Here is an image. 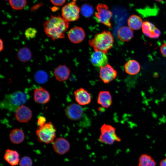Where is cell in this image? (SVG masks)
Here are the masks:
<instances>
[{
	"mask_svg": "<svg viewBox=\"0 0 166 166\" xmlns=\"http://www.w3.org/2000/svg\"><path fill=\"white\" fill-rule=\"evenodd\" d=\"M46 119L44 117H40L37 121V123L39 126H42L44 125L45 123Z\"/></svg>",
	"mask_w": 166,
	"mask_h": 166,
	"instance_id": "32",
	"label": "cell"
},
{
	"mask_svg": "<svg viewBox=\"0 0 166 166\" xmlns=\"http://www.w3.org/2000/svg\"><path fill=\"white\" fill-rule=\"evenodd\" d=\"M19 166H32L33 161L28 156H24L20 160Z\"/></svg>",
	"mask_w": 166,
	"mask_h": 166,
	"instance_id": "30",
	"label": "cell"
},
{
	"mask_svg": "<svg viewBox=\"0 0 166 166\" xmlns=\"http://www.w3.org/2000/svg\"><path fill=\"white\" fill-rule=\"evenodd\" d=\"M37 33V30L35 28H29L26 30L25 35L27 39L30 40L34 38Z\"/></svg>",
	"mask_w": 166,
	"mask_h": 166,
	"instance_id": "29",
	"label": "cell"
},
{
	"mask_svg": "<svg viewBox=\"0 0 166 166\" xmlns=\"http://www.w3.org/2000/svg\"><path fill=\"white\" fill-rule=\"evenodd\" d=\"M17 57L21 62L26 63L32 58V53L30 49L26 47L20 48L17 53Z\"/></svg>",
	"mask_w": 166,
	"mask_h": 166,
	"instance_id": "24",
	"label": "cell"
},
{
	"mask_svg": "<svg viewBox=\"0 0 166 166\" xmlns=\"http://www.w3.org/2000/svg\"><path fill=\"white\" fill-rule=\"evenodd\" d=\"M11 7L16 10L22 9L26 4V0H9Z\"/></svg>",
	"mask_w": 166,
	"mask_h": 166,
	"instance_id": "27",
	"label": "cell"
},
{
	"mask_svg": "<svg viewBox=\"0 0 166 166\" xmlns=\"http://www.w3.org/2000/svg\"><path fill=\"white\" fill-rule=\"evenodd\" d=\"M96 9L95 16L97 20L108 27H111L110 20L112 13L109 7L105 4L99 3L97 6Z\"/></svg>",
	"mask_w": 166,
	"mask_h": 166,
	"instance_id": "6",
	"label": "cell"
},
{
	"mask_svg": "<svg viewBox=\"0 0 166 166\" xmlns=\"http://www.w3.org/2000/svg\"><path fill=\"white\" fill-rule=\"evenodd\" d=\"M0 51H1L3 49V47H4V45H3V41L2 40V39H0Z\"/></svg>",
	"mask_w": 166,
	"mask_h": 166,
	"instance_id": "35",
	"label": "cell"
},
{
	"mask_svg": "<svg viewBox=\"0 0 166 166\" xmlns=\"http://www.w3.org/2000/svg\"><path fill=\"white\" fill-rule=\"evenodd\" d=\"M32 113L28 107L22 105L15 111V117L16 120L22 123H26L31 118Z\"/></svg>",
	"mask_w": 166,
	"mask_h": 166,
	"instance_id": "12",
	"label": "cell"
},
{
	"mask_svg": "<svg viewBox=\"0 0 166 166\" xmlns=\"http://www.w3.org/2000/svg\"><path fill=\"white\" fill-rule=\"evenodd\" d=\"M160 51L163 56L166 57V42L164 43L160 46Z\"/></svg>",
	"mask_w": 166,
	"mask_h": 166,
	"instance_id": "33",
	"label": "cell"
},
{
	"mask_svg": "<svg viewBox=\"0 0 166 166\" xmlns=\"http://www.w3.org/2000/svg\"><path fill=\"white\" fill-rule=\"evenodd\" d=\"M53 143V147L54 151L59 155L65 154L70 149L69 142L67 140L63 137L57 138Z\"/></svg>",
	"mask_w": 166,
	"mask_h": 166,
	"instance_id": "11",
	"label": "cell"
},
{
	"mask_svg": "<svg viewBox=\"0 0 166 166\" xmlns=\"http://www.w3.org/2000/svg\"><path fill=\"white\" fill-rule=\"evenodd\" d=\"M141 28L143 33L149 38H157L160 35V30L154 24L149 21L143 22Z\"/></svg>",
	"mask_w": 166,
	"mask_h": 166,
	"instance_id": "10",
	"label": "cell"
},
{
	"mask_svg": "<svg viewBox=\"0 0 166 166\" xmlns=\"http://www.w3.org/2000/svg\"><path fill=\"white\" fill-rule=\"evenodd\" d=\"M81 14L84 16L89 17L91 16L94 12L93 7L89 4H84L80 10Z\"/></svg>",
	"mask_w": 166,
	"mask_h": 166,
	"instance_id": "28",
	"label": "cell"
},
{
	"mask_svg": "<svg viewBox=\"0 0 166 166\" xmlns=\"http://www.w3.org/2000/svg\"><path fill=\"white\" fill-rule=\"evenodd\" d=\"M80 9L74 0L65 5L61 9L62 17L69 22H73L79 18Z\"/></svg>",
	"mask_w": 166,
	"mask_h": 166,
	"instance_id": "7",
	"label": "cell"
},
{
	"mask_svg": "<svg viewBox=\"0 0 166 166\" xmlns=\"http://www.w3.org/2000/svg\"><path fill=\"white\" fill-rule=\"evenodd\" d=\"M50 1L53 5L56 6H61L65 3L66 0H50Z\"/></svg>",
	"mask_w": 166,
	"mask_h": 166,
	"instance_id": "31",
	"label": "cell"
},
{
	"mask_svg": "<svg viewBox=\"0 0 166 166\" xmlns=\"http://www.w3.org/2000/svg\"><path fill=\"white\" fill-rule=\"evenodd\" d=\"M127 22L128 27L132 30H137L142 27L143 22L140 17L133 14L129 17Z\"/></svg>",
	"mask_w": 166,
	"mask_h": 166,
	"instance_id": "23",
	"label": "cell"
},
{
	"mask_svg": "<svg viewBox=\"0 0 166 166\" xmlns=\"http://www.w3.org/2000/svg\"><path fill=\"white\" fill-rule=\"evenodd\" d=\"M124 69L128 74L134 75L138 73L140 70V66L139 63L135 60H130L124 65Z\"/></svg>",
	"mask_w": 166,
	"mask_h": 166,
	"instance_id": "20",
	"label": "cell"
},
{
	"mask_svg": "<svg viewBox=\"0 0 166 166\" xmlns=\"http://www.w3.org/2000/svg\"><path fill=\"white\" fill-rule=\"evenodd\" d=\"M34 99L35 101L38 103L45 104L49 101L50 95L47 90L42 87H40L34 89Z\"/></svg>",
	"mask_w": 166,
	"mask_h": 166,
	"instance_id": "16",
	"label": "cell"
},
{
	"mask_svg": "<svg viewBox=\"0 0 166 166\" xmlns=\"http://www.w3.org/2000/svg\"><path fill=\"white\" fill-rule=\"evenodd\" d=\"M117 35L118 38L121 41L128 42L133 37V32L128 26H123L118 30Z\"/></svg>",
	"mask_w": 166,
	"mask_h": 166,
	"instance_id": "21",
	"label": "cell"
},
{
	"mask_svg": "<svg viewBox=\"0 0 166 166\" xmlns=\"http://www.w3.org/2000/svg\"><path fill=\"white\" fill-rule=\"evenodd\" d=\"M98 104L104 108H108L112 103V98L110 92L107 90L100 91L97 98Z\"/></svg>",
	"mask_w": 166,
	"mask_h": 166,
	"instance_id": "17",
	"label": "cell"
},
{
	"mask_svg": "<svg viewBox=\"0 0 166 166\" xmlns=\"http://www.w3.org/2000/svg\"><path fill=\"white\" fill-rule=\"evenodd\" d=\"M5 0V1H7V0Z\"/></svg>",
	"mask_w": 166,
	"mask_h": 166,
	"instance_id": "37",
	"label": "cell"
},
{
	"mask_svg": "<svg viewBox=\"0 0 166 166\" xmlns=\"http://www.w3.org/2000/svg\"><path fill=\"white\" fill-rule=\"evenodd\" d=\"M68 37L72 43H78L84 40L85 37V33L82 28L75 27L70 30L68 33Z\"/></svg>",
	"mask_w": 166,
	"mask_h": 166,
	"instance_id": "14",
	"label": "cell"
},
{
	"mask_svg": "<svg viewBox=\"0 0 166 166\" xmlns=\"http://www.w3.org/2000/svg\"><path fill=\"white\" fill-rule=\"evenodd\" d=\"M4 158L5 160L12 166L18 164L20 161L19 155L16 151L7 149L5 152Z\"/></svg>",
	"mask_w": 166,
	"mask_h": 166,
	"instance_id": "19",
	"label": "cell"
},
{
	"mask_svg": "<svg viewBox=\"0 0 166 166\" xmlns=\"http://www.w3.org/2000/svg\"><path fill=\"white\" fill-rule=\"evenodd\" d=\"M67 117L69 119L78 121L85 116L83 108L78 104L72 103L67 106L65 110Z\"/></svg>",
	"mask_w": 166,
	"mask_h": 166,
	"instance_id": "8",
	"label": "cell"
},
{
	"mask_svg": "<svg viewBox=\"0 0 166 166\" xmlns=\"http://www.w3.org/2000/svg\"><path fill=\"white\" fill-rule=\"evenodd\" d=\"M53 73L57 80L62 82L68 79L70 74V70L65 65H59L55 69Z\"/></svg>",
	"mask_w": 166,
	"mask_h": 166,
	"instance_id": "18",
	"label": "cell"
},
{
	"mask_svg": "<svg viewBox=\"0 0 166 166\" xmlns=\"http://www.w3.org/2000/svg\"><path fill=\"white\" fill-rule=\"evenodd\" d=\"M46 35L53 40L63 38L69 26V22L60 16L52 15L43 25Z\"/></svg>",
	"mask_w": 166,
	"mask_h": 166,
	"instance_id": "1",
	"label": "cell"
},
{
	"mask_svg": "<svg viewBox=\"0 0 166 166\" xmlns=\"http://www.w3.org/2000/svg\"><path fill=\"white\" fill-rule=\"evenodd\" d=\"M101 134L98 138L100 142L109 145L115 141L120 142L121 139L116 134V129L111 125L103 124L101 126Z\"/></svg>",
	"mask_w": 166,
	"mask_h": 166,
	"instance_id": "5",
	"label": "cell"
},
{
	"mask_svg": "<svg viewBox=\"0 0 166 166\" xmlns=\"http://www.w3.org/2000/svg\"><path fill=\"white\" fill-rule=\"evenodd\" d=\"M160 166H166V158L162 159L160 161Z\"/></svg>",
	"mask_w": 166,
	"mask_h": 166,
	"instance_id": "34",
	"label": "cell"
},
{
	"mask_svg": "<svg viewBox=\"0 0 166 166\" xmlns=\"http://www.w3.org/2000/svg\"><path fill=\"white\" fill-rule=\"evenodd\" d=\"M74 93L75 100L80 105H85L91 102V95L84 88H80L77 89L74 92Z\"/></svg>",
	"mask_w": 166,
	"mask_h": 166,
	"instance_id": "13",
	"label": "cell"
},
{
	"mask_svg": "<svg viewBox=\"0 0 166 166\" xmlns=\"http://www.w3.org/2000/svg\"></svg>",
	"mask_w": 166,
	"mask_h": 166,
	"instance_id": "38",
	"label": "cell"
},
{
	"mask_svg": "<svg viewBox=\"0 0 166 166\" xmlns=\"http://www.w3.org/2000/svg\"><path fill=\"white\" fill-rule=\"evenodd\" d=\"M9 138L10 141L13 144H18L24 141L25 139L24 133L20 129H14L10 132Z\"/></svg>",
	"mask_w": 166,
	"mask_h": 166,
	"instance_id": "22",
	"label": "cell"
},
{
	"mask_svg": "<svg viewBox=\"0 0 166 166\" xmlns=\"http://www.w3.org/2000/svg\"><path fill=\"white\" fill-rule=\"evenodd\" d=\"M156 163L150 155L143 154L139 157L138 166H156Z\"/></svg>",
	"mask_w": 166,
	"mask_h": 166,
	"instance_id": "25",
	"label": "cell"
},
{
	"mask_svg": "<svg viewBox=\"0 0 166 166\" xmlns=\"http://www.w3.org/2000/svg\"><path fill=\"white\" fill-rule=\"evenodd\" d=\"M34 78L37 82L43 84L47 81L48 76L47 73L45 71L43 70H39L35 73Z\"/></svg>",
	"mask_w": 166,
	"mask_h": 166,
	"instance_id": "26",
	"label": "cell"
},
{
	"mask_svg": "<svg viewBox=\"0 0 166 166\" xmlns=\"http://www.w3.org/2000/svg\"><path fill=\"white\" fill-rule=\"evenodd\" d=\"M114 42L113 37L111 33L108 31L96 34L89 41V45L95 51H100L107 54L112 47Z\"/></svg>",
	"mask_w": 166,
	"mask_h": 166,
	"instance_id": "2",
	"label": "cell"
},
{
	"mask_svg": "<svg viewBox=\"0 0 166 166\" xmlns=\"http://www.w3.org/2000/svg\"><path fill=\"white\" fill-rule=\"evenodd\" d=\"M28 99V96L24 92L17 91L6 95L0 102V106L2 109L15 112L19 106L25 103Z\"/></svg>",
	"mask_w": 166,
	"mask_h": 166,
	"instance_id": "3",
	"label": "cell"
},
{
	"mask_svg": "<svg viewBox=\"0 0 166 166\" xmlns=\"http://www.w3.org/2000/svg\"><path fill=\"white\" fill-rule=\"evenodd\" d=\"M117 76L116 70L108 64L100 68L99 77L105 83H109L114 80Z\"/></svg>",
	"mask_w": 166,
	"mask_h": 166,
	"instance_id": "9",
	"label": "cell"
},
{
	"mask_svg": "<svg viewBox=\"0 0 166 166\" xmlns=\"http://www.w3.org/2000/svg\"><path fill=\"white\" fill-rule=\"evenodd\" d=\"M90 61L93 65L101 68L108 64V60L106 54L95 51L91 55Z\"/></svg>",
	"mask_w": 166,
	"mask_h": 166,
	"instance_id": "15",
	"label": "cell"
},
{
	"mask_svg": "<svg viewBox=\"0 0 166 166\" xmlns=\"http://www.w3.org/2000/svg\"><path fill=\"white\" fill-rule=\"evenodd\" d=\"M38 140L47 144L53 143L56 136V129L51 122L39 126L36 131Z\"/></svg>",
	"mask_w": 166,
	"mask_h": 166,
	"instance_id": "4",
	"label": "cell"
},
{
	"mask_svg": "<svg viewBox=\"0 0 166 166\" xmlns=\"http://www.w3.org/2000/svg\"><path fill=\"white\" fill-rule=\"evenodd\" d=\"M155 1H157V2H160V1H162L164 0H155Z\"/></svg>",
	"mask_w": 166,
	"mask_h": 166,
	"instance_id": "36",
	"label": "cell"
}]
</instances>
